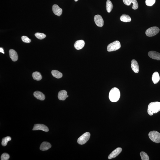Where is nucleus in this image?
<instances>
[{
  "label": "nucleus",
  "mask_w": 160,
  "mask_h": 160,
  "mask_svg": "<svg viewBox=\"0 0 160 160\" xmlns=\"http://www.w3.org/2000/svg\"><path fill=\"white\" fill-rule=\"evenodd\" d=\"M11 138L9 136H7L3 138L2 142V146H6L8 142L9 141H11Z\"/></svg>",
  "instance_id": "b1692460"
},
{
  "label": "nucleus",
  "mask_w": 160,
  "mask_h": 160,
  "mask_svg": "<svg viewBox=\"0 0 160 160\" xmlns=\"http://www.w3.org/2000/svg\"><path fill=\"white\" fill-rule=\"evenodd\" d=\"M94 20L95 24L97 26L99 27H102L104 25V21L102 17L99 15H97L95 16Z\"/></svg>",
  "instance_id": "6e6552de"
},
{
  "label": "nucleus",
  "mask_w": 160,
  "mask_h": 160,
  "mask_svg": "<svg viewBox=\"0 0 160 160\" xmlns=\"http://www.w3.org/2000/svg\"><path fill=\"white\" fill-rule=\"evenodd\" d=\"M120 20L122 22H130L131 21V17L126 14H122L120 17Z\"/></svg>",
  "instance_id": "412c9836"
},
{
  "label": "nucleus",
  "mask_w": 160,
  "mask_h": 160,
  "mask_svg": "<svg viewBox=\"0 0 160 160\" xmlns=\"http://www.w3.org/2000/svg\"><path fill=\"white\" fill-rule=\"evenodd\" d=\"M41 130L46 132H48L49 131L48 128L45 125L41 124H36L34 125L33 130Z\"/></svg>",
  "instance_id": "0eeeda50"
},
{
  "label": "nucleus",
  "mask_w": 160,
  "mask_h": 160,
  "mask_svg": "<svg viewBox=\"0 0 160 160\" xmlns=\"http://www.w3.org/2000/svg\"><path fill=\"white\" fill-rule=\"evenodd\" d=\"M150 139L153 142L159 143L160 142V134L156 131H153L148 134Z\"/></svg>",
  "instance_id": "20e7f679"
},
{
  "label": "nucleus",
  "mask_w": 160,
  "mask_h": 160,
  "mask_svg": "<svg viewBox=\"0 0 160 160\" xmlns=\"http://www.w3.org/2000/svg\"><path fill=\"white\" fill-rule=\"evenodd\" d=\"M75 1V2H77V1H78L79 0H74Z\"/></svg>",
  "instance_id": "7c9ffc66"
},
{
  "label": "nucleus",
  "mask_w": 160,
  "mask_h": 160,
  "mask_svg": "<svg viewBox=\"0 0 160 160\" xmlns=\"http://www.w3.org/2000/svg\"><path fill=\"white\" fill-rule=\"evenodd\" d=\"M9 53L10 58L13 61L15 62L18 60V54L15 50L13 49L10 50Z\"/></svg>",
  "instance_id": "4468645a"
},
{
  "label": "nucleus",
  "mask_w": 160,
  "mask_h": 160,
  "mask_svg": "<svg viewBox=\"0 0 160 160\" xmlns=\"http://www.w3.org/2000/svg\"><path fill=\"white\" fill-rule=\"evenodd\" d=\"M51 147V145L49 143L44 142L40 145V149L42 151H47Z\"/></svg>",
  "instance_id": "2eb2a0df"
},
{
  "label": "nucleus",
  "mask_w": 160,
  "mask_h": 160,
  "mask_svg": "<svg viewBox=\"0 0 160 160\" xmlns=\"http://www.w3.org/2000/svg\"><path fill=\"white\" fill-rule=\"evenodd\" d=\"M32 76L34 80L37 81L41 80L42 79V76L39 72H34L32 74Z\"/></svg>",
  "instance_id": "4be33fe9"
},
{
  "label": "nucleus",
  "mask_w": 160,
  "mask_h": 160,
  "mask_svg": "<svg viewBox=\"0 0 160 160\" xmlns=\"http://www.w3.org/2000/svg\"><path fill=\"white\" fill-rule=\"evenodd\" d=\"M152 80L153 83L156 84L158 83L160 80V77L158 72L154 73L152 75Z\"/></svg>",
  "instance_id": "6ab92c4d"
},
{
  "label": "nucleus",
  "mask_w": 160,
  "mask_h": 160,
  "mask_svg": "<svg viewBox=\"0 0 160 160\" xmlns=\"http://www.w3.org/2000/svg\"><path fill=\"white\" fill-rule=\"evenodd\" d=\"M121 47L120 42L116 40L109 44L107 46V51L109 52L116 51L120 49Z\"/></svg>",
  "instance_id": "7ed1b4c3"
},
{
  "label": "nucleus",
  "mask_w": 160,
  "mask_h": 160,
  "mask_svg": "<svg viewBox=\"0 0 160 160\" xmlns=\"http://www.w3.org/2000/svg\"><path fill=\"white\" fill-rule=\"evenodd\" d=\"M35 36L37 38L40 40L43 39L45 38L46 37L45 34L40 33H36Z\"/></svg>",
  "instance_id": "a878e982"
},
{
  "label": "nucleus",
  "mask_w": 160,
  "mask_h": 160,
  "mask_svg": "<svg viewBox=\"0 0 160 160\" xmlns=\"http://www.w3.org/2000/svg\"><path fill=\"white\" fill-rule=\"evenodd\" d=\"M122 151L121 148L119 147L116 148L109 155L108 158L109 159H111L115 158L121 153Z\"/></svg>",
  "instance_id": "9d476101"
},
{
  "label": "nucleus",
  "mask_w": 160,
  "mask_h": 160,
  "mask_svg": "<svg viewBox=\"0 0 160 160\" xmlns=\"http://www.w3.org/2000/svg\"><path fill=\"white\" fill-rule=\"evenodd\" d=\"M10 158V156L6 153L3 154L1 156V160H8Z\"/></svg>",
  "instance_id": "cd10ccee"
},
{
  "label": "nucleus",
  "mask_w": 160,
  "mask_h": 160,
  "mask_svg": "<svg viewBox=\"0 0 160 160\" xmlns=\"http://www.w3.org/2000/svg\"><path fill=\"white\" fill-rule=\"evenodd\" d=\"M90 134L89 132H86L83 134L78 139L77 142L81 145L86 143L90 139Z\"/></svg>",
  "instance_id": "423d86ee"
},
{
  "label": "nucleus",
  "mask_w": 160,
  "mask_h": 160,
  "mask_svg": "<svg viewBox=\"0 0 160 160\" xmlns=\"http://www.w3.org/2000/svg\"><path fill=\"white\" fill-rule=\"evenodd\" d=\"M113 8V5L112 2L109 0H107L106 3V9L107 12L110 13Z\"/></svg>",
  "instance_id": "5701e85b"
},
{
  "label": "nucleus",
  "mask_w": 160,
  "mask_h": 160,
  "mask_svg": "<svg viewBox=\"0 0 160 160\" xmlns=\"http://www.w3.org/2000/svg\"><path fill=\"white\" fill-rule=\"evenodd\" d=\"M68 96L67 92L65 90L60 91L58 94V98L60 100H65Z\"/></svg>",
  "instance_id": "dca6fc26"
},
{
  "label": "nucleus",
  "mask_w": 160,
  "mask_h": 160,
  "mask_svg": "<svg viewBox=\"0 0 160 160\" xmlns=\"http://www.w3.org/2000/svg\"><path fill=\"white\" fill-rule=\"evenodd\" d=\"M123 2L125 5L129 6L131 3L133 4L132 8L134 10H136L138 8V5L136 0H123Z\"/></svg>",
  "instance_id": "1a4fd4ad"
},
{
  "label": "nucleus",
  "mask_w": 160,
  "mask_h": 160,
  "mask_svg": "<svg viewBox=\"0 0 160 160\" xmlns=\"http://www.w3.org/2000/svg\"><path fill=\"white\" fill-rule=\"evenodd\" d=\"M160 111V103L158 102H152L148 106V113L152 116L154 114Z\"/></svg>",
  "instance_id": "f257e3e1"
},
{
  "label": "nucleus",
  "mask_w": 160,
  "mask_h": 160,
  "mask_svg": "<svg viewBox=\"0 0 160 160\" xmlns=\"http://www.w3.org/2000/svg\"><path fill=\"white\" fill-rule=\"evenodd\" d=\"M120 96V91L117 88L114 87L109 92V98L111 101L115 102L119 100Z\"/></svg>",
  "instance_id": "f03ea898"
},
{
  "label": "nucleus",
  "mask_w": 160,
  "mask_h": 160,
  "mask_svg": "<svg viewBox=\"0 0 160 160\" xmlns=\"http://www.w3.org/2000/svg\"><path fill=\"white\" fill-rule=\"evenodd\" d=\"M52 10L54 14L58 16H60L62 13V9L57 5H53Z\"/></svg>",
  "instance_id": "f8f14e48"
},
{
  "label": "nucleus",
  "mask_w": 160,
  "mask_h": 160,
  "mask_svg": "<svg viewBox=\"0 0 160 160\" xmlns=\"http://www.w3.org/2000/svg\"><path fill=\"white\" fill-rule=\"evenodd\" d=\"M149 57L153 59L160 60V53L155 51H150L148 53Z\"/></svg>",
  "instance_id": "9b49d317"
},
{
  "label": "nucleus",
  "mask_w": 160,
  "mask_h": 160,
  "mask_svg": "<svg viewBox=\"0 0 160 160\" xmlns=\"http://www.w3.org/2000/svg\"><path fill=\"white\" fill-rule=\"evenodd\" d=\"M85 45V42L83 40H79L75 42L74 47L76 49L80 50L83 48Z\"/></svg>",
  "instance_id": "ddd939ff"
},
{
  "label": "nucleus",
  "mask_w": 160,
  "mask_h": 160,
  "mask_svg": "<svg viewBox=\"0 0 160 160\" xmlns=\"http://www.w3.org/2000/svg\"><path fill=\"white\" fill-rule=\"evenodd\" d=\"M141 159L142 160H149V157L146 153L143 152H141L140 153Z\"/></svg>",
  "instance_id": "393cba45"
},
{
  "label": "nucleus",
  "mask_w": 160,
  "mask_h": 160,
  "mask_svg": "<svg viewBox=\"0 0 160 160\" xmlns=\"http://www.w3.org/2000/svg\"><path fill=\"white\" fill-rule=\"evenodd\" d=\"M22 41L24 43H29L31 42V40L28 37L25 36H23L21 37Z\"/></svg>",
  "instance_id": "c85d7f7f"
},
{
  "label": "nucleus",
  "mask_w": 160,
  "mask_h": 160,
  "mask_svg": "<svg viewBox=\"0 0 160 160\" xmlns=\"http://www.w3.org/2000/svg\"><path fill=\"white\" fill-rule=\"evenodd\" d=\"M160 31V29L158 27H150L146 30L145 34L147 36L152 37L156 35Z\"/></svg>",
  "instance_id": "39448f33"
},
{
  "label": "nucleus",
  "mask_w": 160,
  "mask_h": 160,
  "mask_svg": "<svg viewBox=\"0 0 160 160\" xmlns=\"http://www.w3.org/2000/svg\"><path fill=\"white\" fill-rule=\"evenodd\" d=\"M132 70L135 73H138L139 71V67L138 63L136 60L133 59L132 60L131 64Z\"/></svg>",
  "instance_id": "f3484780"
},
{
  "label": "nucleus",
  "mask_w": 160,
  "mask_h": 160,
  "mask_svg": "<svg viewBox=\"0 0 160 160\" xmlns=\"http://www.w3.org/2000/svg\"><path fill=\"white\" fill-rule=\"evenodd\" d=\"M156 0H146L145 4L148 6H152L155 3Z\"/></svg>",
  "instance_id": "bb28decb"
},
{
  "label": "nucleus",
  "mask_w": 160,
  "mask_h": 160,
  "mask_svg": "<svg viewBox=\"0 0 160 160\" xmlns=\"http://www.w3.org/2000/svg\"><path fill=\"white\" fill-rule=\"evenodd\" d=\"M0 52L1 53H3V54L5 53L3 49L2 48V47H0Z\"/></svg>",
  "instance_id": "c756f323"
},
{
  "label": "nucleus",
  "mask_w": 160,
  "mask_h": 160,
  "mask_svg": "<svg viewBox=\"0 0 160 160\" xmlns=\"http://www.w3.org/2000/svg\"><path fill=\"white\" fill-rule=\"evenodd\" d=\"M52 75L57 79L61 78L63 76V74L61 73L57 70H53L51 72Z\"/></svg>",
  "instance_id": "aec40b11"
},
{
  "label": "nucleus",
  "mask_w": 160,
  "mask_h": 160,
  "mask_svg": "<svg viewBox=\"0 0 160 160\" xmlns=\"http://www.w3.org/2000/svg\"><path fill=\"white\" fill-rule=\"evenodd\" d=\"M34 95L37 99L40 100H44L45 99V96L44 94L41 92L36 91L34 92Z\"/></svg>",
  "instance_id": "a211bd4d"
}]
</instances>
